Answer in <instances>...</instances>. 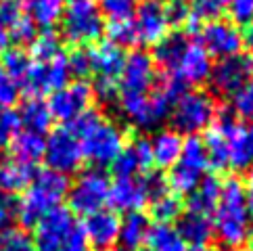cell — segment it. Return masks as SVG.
<instances>
[{"label": "cell", "mask_w": 253, "mask_h": 251, "mask_svg": "<svg viewBox=\"0 0 253 251\" xmlns=\"http://www.w3.org/2000/svg\"><path fill=\"white\" fill-rule=\"evenodd\" d=\"M61 38L52 30H44L32 42V61H50L52 57L61 55Z\"/></svg>", "instance_id": "cell-36"}, {"label": "cell", "mask_w": 253, "mask_h": 251, "mask_svg": "<svg viewBox=\"0 0 253 251\" xmlns=\"http://www.w3.org/2000/svg\"><path fill=\"white\" fill-rule=\"evenodd\" d=\"M191 4V21H213L222 19V15L228 11L230 0H188Z\"/></svg>", "instance_id": "cell-37"}, {"label": "cell", "mask_w": 253, "mask_h": 251, "mask_svg": "<svg viewBox=\"0 0 253 251\" xmlns=\"http://www.w3.org/2000/svg\"><path fill=\"white\" fill-rule=\"evenodd\" d=\"M107 203L113 208V211L117 213H134L140 211L144 205H147V195H144L142 188V180L140 176L134 178H115V182L109 184V197H107Z\"/></svg>", "instance_id": "cell-20"}, {"label": "cell", "mask_w": 253, "mask_h": 251, "mask_svg": "<svg viewBox=\"0 0 253 251\" xmlns=\"http://www.w3.org/2000/svg\"><path fill=\"white\" fill-rule=\"evenodd\" d=\"M38 36V28L28 19L25 15H21L11 28H8V40H13L17 46H23V44H32L34 38Z\"/></svg>", "instance_id": "cell-42"}, {"label": "cell", "mask_w": 253, "mask_h": 251, "mask_svg": "<svg viewBox=\"0 0 253 251\" xmlns=\"http://www.w3.org/2000/svg\"><path fill=\"white\" fill-rule=\"evenodd\" d=\"M251 251H253V241H251Z\"/></svg>", "instance_id": "cell-58"}, {"label": "cell", "mask_w": 253, "mask_h": 251, "mask_svg": "<svg viewBox=\"0 0 253 251\" xmlns=\"http://www.w3.org/2000/svg\"><path fill=\"white\" fill-rule=\"evenodd\" d=\"M203 147L207 153V164L213 169L222 172V169L228 167V138H226V124L222 115L218 122H213L205 130Z\"/></svg>", "instance_id": "cell-27"}, {"label": "cell", "mask_w": 253, "mask_h": 251, "mask_svg": "<svg viewBox=\"0 0 253 251\" xmlns=\"http://www.w3.org/2000/svg\"><path fill=\"white\" fill-rule=\"evenodd\" d=\"M174 103H176V98L161 84L155 90L144 92V94L120 92V96H117V107H120L122 115L134 128L142 132L157 130L169 118V111Z\"/></svg>", "instance_id": "cell-5"}, {"label": "cell", "mask_w": 253, "mask_h": 251, "mask_svg": "<svg viewBox=\"0 0 253 251\" xmlns=\"http://www.w3.org/2000/svg\"><path fill=\"white\" fill-rule=\"evenodd\" d=\"M207 167H210V164H207L203 140L197 136H188L182 142L178 161L169 167L168 186L176 195H191L205 178Z\"/></svg>", "instance_id": "cell-8"}, {"label": "cell", "mask_w": 253, "mask_h": 251, "mask_svg": "<svg viewBox=\"0 0 253 251\" xmlns=\"http://www.w3.org/2000/svg\"><path fill=\"white\" fill-rule=\"evenodd\" d=\"M107 36H109V42L115 44V46H120L122 50L138 44L132 19L130 21H111V25L107 28Z\"/></svg>", "instance_id": "cell-40"}, {"label": "cell", "mask_w": 253, "mask_h": 251, "mask_svg": "<svg viewBox=\"0 0 253 251\" xmlns=\"http://www.w3.org/2000/svg\"><path fill=\"white\" fill-rule=\"evenodd\" d=\"M228 11L234 25L253 23V0H230Z\"/></svg>", "instance_id": "cell-48"}, {"label": "cell", "mask_w": 253, "mask_h": 251, "mask_svg": "<svg viewBox=\"0 0 253 251\" xmlns=\"http://www.w3.org/2000/svg\"><path fill=\"white\" fill-rule=\"evenodd\" d=\"M44 161L48 169L63 176L76 174L84 164V153L80 138L71 128H55L44 140Z\"/></svg>", "instance_id": "cell-10"}, {"label": "cell", "mask_w": 253, "mask_h": 251, "mask_svg": "<svg viewBox=\"0 0 253 251\" xmlns=\"http://www.w3.org/2000/svg\"><path fill=\"white\" fill-rule=\"evenodd\" d=\"M92 86L86 80H78V82H69L67 86L59 88L48 98V111L52 120H59L63 124H74L80 115L86 113L92 103Z\"/></svg>", "instance_id": "cell-13"}, {"label": "cell", "mask_w": 253, "mask_h": 251, "mask_svg": "<svg viewBox=\"0 0 253 251\" xmlns=\"http://www.w3.org/2000/svg\"><path fill=\"white\" fill-rule=\"evenodd\" d=\"M157 78L155 61L147 50H132L124 59V67L120 74V90L128 94H144L153 90Z\"/></svg>", "instance_id": "cell-15"}, {"label": "cell", "mask_w": 253, "mask_h": 251, "mask_svg": "<svg viewBox=\"0 0 253 251\" xmlns=\"http://www.w3.org/2000/svg\"><path fill=\"white\" fill-rule=\"evenodd\" d=\"M232 111L243 122H253V76L232 96Z\"/></svg>", "instance_id": "cell-41"}, {"label": "cell", "mask_w": 253, "mask_h": 251, "mask_svg": "<svg viewBox=\"0 0 253 251\" xmlns=\"http://www.w3.org/2000/svg\"><path fill=\"white\" fill-rule=\"evenodd\" d=\"M228 138V167L249 172L253 167V126L237 122L230 113H222Z\"/></svg>", "instance_id": "cell-17"}, {"label": "cell", "mask_w": 253, "mask_h": 251, "mask_svg": "<svg viewBox=\"0 0 253 251\" xmlns=\"http://www.w3.org/2000/svg\"><path fill=\"white\" fill-rule=\"evenodd\" d=\"M17 98H19V86L13 82L11 76L0 65V109L13 107L17 103Z\"/></svg>", "instance_id": "cell-47"}, {"label": "cell", "mask_w": 253, "mask_h": 251, "mask_svg": "<svg viewBox=\"0 0 253 251\" xmlns=\"http://www.w3.org/2000/svg\"><path fill=\"white\" fill-rule=\"evenodd\" d=\"M211 65L213 63H211V57L207 55V50L199 42H191L182 52V57H180L176 69L168 76H174L186 88H191V86L205 84L210 80Z\"/></svg>", "instance_id": "cell-18"}, {"label": "cell", "mask_w": 253, "mask_h": 251, "mask_svg": "<svg viewBox=\"0 0 253 251\" xmlns=\"http://www.w3.org/2000/svg\"><path fill=\"white\" fill-rule=\"evenodd\" d=\"M21 15H23V11H21L19 0H0V21H2L6 28H11Z\"/></svg>", "instance_id": "cell-51"}, {"label": "cell", "mask_w": 253, "mask_h": 251, "mask_svg": "<svg viewBox=\"0 0 253 251\" xmlns=\"http://www.w3.org/2000/svg\"><path fill=\"white\" fill-rule=\"evenodd\" d=\"M142 180V188H144V195H147V201H155L159 199L161 195L168 193V178L161 174V172H144L140 176Z\"/></svg>", "instance_id": "cell-43"}, {"label": "cell", "mask_w": 253, "mask_h": 251, "mask_svg": "<svg viewBox=\"0 0 253 251\" xmlns=\"http://www.w3.org/2000/svg\"><path fill=\"white\" fill-rule=\"evenodd\" d=\"M188 44H191V40L184 32H169L166 38H161L155 44V50L151 55L155 61V67H161L166 74H171Z\"/></svg>", "instance_id": "cell-26"}, {"label": "cell", "mask_w": 253, "mask_h": 251, "mask_svg": "<svg viewBox=\"0 0 253 251\" xmlns=\"http://www.w3.org/2000/svg\"><path fill=\"white\" fill-rule=\"evenodd\" d=\"M151 216L155 220V224H171L182 216V203L176 195L166 193L159 199L151 201Z\"/></svg>", "instance_id": "cell-35"}, {"label": "cell", "mask_w": 253, "mask_h": 251, "mask_svg": "<svg viewBox=\"0 0 253 251\" xmlns=\"http://www.w3.org/2000/svg\"><path fill=\"white\" fill-rule=\"evenodd\" d=\"M109 184H111L109 176L101 167H90L86 172H82L67 191L69 211L84 218L94 211H101L107 205Z\"/></svg>", "instance_id": "cell-9"}, {"label": "cell", "mask_w": 253, "mask_h": 251, "mask_svg": "<svg viewBox=\"0 0 253 251\" xmlns=\"http://www.w3.org/2000/svg\"><path fill=\"white\" fill-rule=\"evenodd\" d=\"M186 251H211L210 245H188Z\"/></svg>", "instance_id": "cell-55"}, {"label": "cell", "mask_w": 253, "mask_h": 251, "mask_svg": "<svg viewBox=\"0 0 253 251\" xmlns=\"http://www.w3.org/2000/svg\"><path fill=\"white\" fill-rule=\"evenodd\" d=\"M241 40H243V48L249 50V57H253V23H249L245 32H241Z\"/></svg>", "instance_id": "cell-53"}, {"label": "cell", "mask_w": 253, "mask_h": 251, "mask_svg": "<svg viewBox=\"0 0 253 251\" xmlns=\"http://www.w3.org/2000/svg\"><path fill=\"white\" fill-rule=\"evenodd\" d=\"M0 172H2V166H0Z\"/></svg>", "instance_id": "cell-59"}, {"label": "cell", "mask_w": 253, "mask_h": 251, "mask_svg": "<svg viewBox=\"0 0 253 251\" xmlns=\"http://www.w3.org/2000/svg\"><path fill=\"white\" fill-rule=\"evenodd\" d=\"M0 251H36L34 239L21 228H6L0 232Z\"/></svg>", "instance_id": "cell-39"}, {"label": "cell", "mask_w": 253, "mask_h": 251, "mask_svg": "<svg viewBox=\"0 0 253 251\" xmlns=\"http://www.w3.org/2000/svg\"><path fill=\"white\" fill-rule=\"evenodd\" d=\"M151 228V222L140 211L126 213V218L120 220V235H117V243L122 245L124 251H138L144 241H147V232Z\"/></svg>", "instance_id": "cell-28"}, {"label": "cell", "mask_w": 253, "mask_h": 251, "mask_svg": "<svg viewBox=\"0 0 253 251\" xmlns=\"http://www.w3.org/2000/svg\"><path fill=\"white\" fill-rule=\"evenodd\" d=\"M69 178L52 169H40L32 176V182L25 188L23 197L17 203V218L23 226L34 228L50 209L67 197Z\"/></svg>", "instance_id": "cell-3"}, {"label": "cell", "mask_w": 253, "mask_h": 251, "mask_svg": "<svg viewBox=\"0 0 253 251\" xmlns=\"http://www.w3.org/2000/svg\"><path fill=\"white\" fill-rule=\"evenodd\" d=\"M105 32V19L94 0H69L61 17V34L74 46L98 42Z\"/></svg>", "instance_id": "cell-7"}, {"label": "cell", "mask_w": 253, "mask_h": 251, "mask_svg": "<svg viewBox=\"0 0 253 251\" xmlns=\"http://www.w3.org/2000/svg\"><path fill=\"white\" fill-rule=\"evenodd\" d=\"M32 176H34V167L11 161V164H6L2 167V172H0V186L8 193L23 191V188H28V184L32 182Z\"/></svg>", "instance_id": "cell-34"}, {"label": "cell", "mask_w": 253, "mask_h": 251, "mask_svg": "<svg viewBox=\"0 0 253 251\" xmlns=\"http://www.w3.org/2000/svg\"><path fill=\"white\" fill-rule=\"evenodd\" d=\"M8 42H11L8 40V28L0 21V52H4L8 48Z\"/></svg>", "instance_id": "cell-54"}, {"label": "cell", "mask_w": 253, "mask_h": 251, "mask_svg": "<svg viewBox=\"0 0 253 251\" xmlns=\"http://www.w3.org/2000/svg\"><path fill=\"white\" fill-rule=\"evenodd\" d=\"M8 147H11V161H15V164L34 167L44 159V138L40 134L19 130L8 142Z\"/></svg>", "instance_id": "cell-25"}, {"label": "cell", "mask_w": 253, "mask_h": 251, "mask_svg": "<svg viewBox=\"0 0 253 251\" xmlns=\"http://www.w3.org/2000/svg\"><path fill=\"white\" fill-rule=\"evenodd\" d=\"M164 6L169 25L191 23V4H188V0H164Z\"/></svg>", "instance_id": "cell-45"}, {"label": "cell", "mask_w": 253, "mask_h": 251, "mask_svg": "<svg viewBox=\"0 0 253 251\" xmlns=\"http://www.w3.org/2000/svg\"><path fill=\"white\" fill-rule=\"evenodd\" d=\"M92 94L103 105H113L120 96V82H111V80H94Z\"/></svg>", "instance_id": "cell-49"}, {"label": "cell", "mask_w": 253, "mask_h": 251, "mask_svg": "<svg viewBox=\"0 0 253 251\" xmlns=\"http://www.w3.org/2000/svg\"><path fill=\"white\" fill-rule=\"evenodd\" d=\"M90 57V69L96 76V80H111V82H120V74L124 67V50L115 46L109 40L96 42L94 46L88 48Z\"/></svg>", "instance_id": "cell-21"}, {"label": "cell", "mask_w": 253, "mask_h": 251, "mask_svg": "<svg viewBox=\"0 0 253 251\" xmlns=\"http://www.w3.org/2000/svg\"><path fill=\"white\" fill-rule=\"evenodd\" d=\"M149 251H186V241L180 237V232L171 224H153L147 232L144 241Z\"/></svg>", "instance_id": "cell-32"}, {"label": "cell", "mask_w": 253, "mask_h": 251, "mask_svg": "<svg viewBox=\"0 0 253 251\" xmlns=\"http://www.w3.org/2000/svg\"><path fill=\"white\" fill-rule=\"evenodd\" d=\"M151 166H153V161H151L149 138L136 136L122 149V153L111 164V169L115 178H134L138 174L149 172Z\"/></svg>", "instance_id": "cell-19"}, {"label": "cell", "mask_w": 253, "mask_h": 251, "mask_svg": "<svg viewBox=\"0 0 253 251\" xmlns=\"http://www.w3.org/2000/svg\"><path fill=\"white\" fill-rule=\"evenodd\" d=\"M184 138L174 130V128H164L153 134L149 138L151 147V161L157 169H169L178 161L180 151H182Z\"/></svg>", "instance_id": "cell-23"}, {"label": "cell", "mask_w": 253, "mask_h": 251, "mask_svg": "<svg viewBox=\"0 0 253 251\" xmlns=\"http://www.w3.org/2000/svg\"><path fill=\"white\" fill-rule=\"evenodd\" d=\"M71 130L80 138L84 159L90 161L94 167L103 169L105 166H111L126 147L124 130L109 118H105L103 113L92 109L80 115L71 124Z\"/></svg>", "instance_id": "cell-2"}, {"label": "cell", "mask_w": 253, "mask_h": 251, "mask_svg": "<svg viewBox=\"0 0 253 251\" xmlns=\"http://www.w3.org/2000/svg\"><path fill=\"white\" fill-rule=\"evenodd\" d=\"M15 218H17V201H13L6 195H0V232L11 228Z\"/></svg>", "instance_id": "cell-50"}, {"label": "cell", "mask_w": 253, "mask_h": 251, "mask_svg": "<svg viewBox=\"0 0 253 251\" xmlns=\"http://www.w3.org/2000/svg\"><path fill=\"white\" fill-rule=\"evenodd\" d=\"M17 118H19V124L25 130L40 134V136L44 132H48L50 126H52V115L48 111V105L38 96H30L28 101L21 105Z\"/></svg>", "instance_id": "cell-31"}, {"label": "cell", "mask_w": 253, "mask_h": 251, "mask_svg": "<svg viewBox=\"0 0 253 251\" xmlns=\"http://www.w3.org/2000/svg\"><path fill=\"white\" fill-rule=\"evenodd\" d=\"M71 80V69H69V61L67 55L61 52V55L52 57L50 61H32V67L25 76L21 88L30 96H42V94H52L57 92L59 88L67 86Z\"/></svg>", "instance_id": "cell-11"}, {"label": "cell", "mask_w": 253, "mask_h": 251, "mask_svg": "<svg viewBox=\"0 0 253 251\" xmlns=\"http://www.w3.org/2000/svg\"><path fill=\"white\" fill-rule=\"evenodd\" d=\"M69 61V69H71V76H78L80 80L88 78L92 74L90 69V57H88V46H78L71 55H67Z\"/></svg>", "instance_id": "cell-46"}, {"label": "cell", "mask_w": 253, "mask_h": 251, "mask_svg": "<svg viewBox=\"0 0 253 251\" xmlns=\"http://www.w3.org/2000/svg\"><path fill=\"white\" fill-rule=\"evenodd\" d=\"M215 218L211 222L213 237L228 249H241L253 239V220L249 216L245 188L239 178L222 182V193L215 205Z\"/></svg>", "instance_id": "cell-1"}, {"label": "cell", "mask_w": 253, "mask_h": 251, "mask_svg": "<svg viewBox=\"0 0 253 251\" xmlns=\"http://www.w3.org/2000/svg\"><path fill=\"white\" fill-rule=\"evenodd\" d=\"M107 251H124V249H113V247H111V249H107Z\"/></svg>", "instance_id": "cell-56"}, {"label": "cell", "mask_w": 253, "mask_h": 251, "mask_svg": "<svg viewBox=\"0 0 253 251\" xmlns=\"http://www.w3.org/2000/svg\"><path fill=\"white\" fill-rule=\"evenodd\" d=\"M19 4L23 15L42 30L55 28L65 11V0H19Z\"/></svg>", "instance_id": "cell-24"}, {"label": "cell", "mask_w": 253, "mask_h": 251, "mask_svg": "<svg viewBox=\"0 0 253 251\" xmlns=\"http://www.w3.org/2000/svg\"><path fill=\"white\" fill-rule=\"evenodd\" d=\"M226 251H239V249H226Z\"/></svg>", "instance_id": "cell-57"}, {"label": "cell", "mask_w": 253, "mask_h": 251, "mask_svg": "<svg viewBox=\"0 0 253 251\" xmlns=\"http://www.w3.org/2000/svg\"><path fill=\"white\" fill-rule=\"evenodd\" d=\"M84 230L88 237V243L94 245L96 249L107 251L117 243V235H120V216L115 211L101 209L86 216Z\"/></svg>", "instance_id": "cell-22"}, {"label": "cell", "mask_w": 253, "mask_h": 251, "mask_svg": "<svg viewBox=\"0 0 253 251\" xmlns=\"http://www.w3.org/2000/svg\"><path fill=\"white\" fill-rule=\"evenodd\" d=\"M34 228L36 251H90L84 224L67 208L50 209Z\"/></svg>", "instance_id": "cell-4"}, {"label": "cell", "mask_w": 253, "mask_h": 251, "mask_svg": "<svg viewBox=\"0 0 253 251\" xmlns=\"http://www.w3.org/2000/svg\"><path fill=\"white\" fill-rule=\"evenodd\" d=\"M0 65H2V69L11 76V80L17 86H21L25 76H28L30 67H32V57L19 46L17 48H6L2 52V61H0Z\"/></svg>", "instance_id": "cell-33"}, {"label": "cell", "mask_w": 253, "mask_h": 251, "mask_svg": "<svg viewBox=\"0 0 253 251\" xmlns=\"http://www.w3.org/2000/svg\"><path fill=\"white\" fill-rule=\"evenodd\" d=\"M243 188H245V199H247L249 216H251V220H253V167L249 169V174H247V182L243 184Z\"/></svg>", "instance_id": "cell-52"}, {"label": "cell", "mask_w": 253, "mask_h": 251, "mask_svg": "<svg viewBox=\"0 0 253 251\" xmlns=\"http://www.w3.org/2000/svg\"><path fill=\"white\" fill-rule=\"evenodd\" d=\"M134 30L136 38L142 44L155 46V44L169 34V21L166 15L164 0H142L134 11Z\"/></svg>", "instance_id": "cell-16"}, {"label": "cell", "mask_w": 253, "mask_h": 251, "mask_svg": "<svg viewBox=\"0 0 253 251\" xmlns=\"http://www.w3.org/2000/svg\"><path fill=\"white\" fill-rule=\"evenodd\" d=\"M253 76V57L249 55H232L218 59L211 65V74L207 82L211 84V90L220 96H234L245 82Z\"/></svg>", "instance_id": "cell-12"}, {"label": "cell", "mask_w": 253, "mask_h": 251, "mask_svg": "<svg viewBox=\"0 0 253 251\" xmlns=\"http://www.w3.org/2000/svg\"><path fill=\"white\" fill-rule=\"evenodd\" d=\"M96 6L103 19L107 17L111 21H130L138 6V0H96Z\"/></svg>", "instance_id": "cell-38"}, {"label": "cell", "mask_w": 253, "mask_h": 251, "mask_svg": "<svg viewBox=\"0 0 253 251\" xmlns=\"http://www.w3.org/2000/svg\"><path fill=\"white\" fill-rule=\"evenodd\" d=\"M199 44L207 50L210 57H232L239 55L243 48L241 30L232 21L226 19H213L201 25L199 30Z\"/></svg>", "instance_id": "cell-14"}, {"label": "cell", "mask_w": 253, "mask_h": 251, "mask_svg": "<svg viewBox=\"0 0 253 251\" xmlns=\"http://www.w3.org/2000/svg\"><path fill=\"white\" fill-rule=\"evenodd\" d=\"M215 115H218V105L210 92L186 90L171 105L169 120L178 134L197 136L199 132H205L213 124Z\"/></svg>", "instance_id": "cell-6"}, {"label": "cell", "mask_w": 253, "mask_h": 251, "mask_svg": "<svg viewBox=\"0 0 253 251\" xmlns=\"http://www.w3.org/2000/svg\"><path fill=\"white\" fill-rule=\"evenodd\" d=\"M21 130V124L17 113L11 109H0V151L8 147L13 136Z\"/></svg>", "instance_id": "cell-44"}, {"label": "cell", "mask_w": 253, "mask_h": 251, "mask_svg": "<svg viewBox=\"0 0 253 251\" xmlns=\"http://www.w3.org/2000/svg\"><path fill=\"white\" fill-rule=\"evenodd\" d=\"M222 193V182L218 176H205L195 191L188 195V211L201 213V216H210L213 213L215 205H218Z\"/></svg>", "instance_id": "cell-29"}, {"label": "cell", "mask_w": 253, "mask_h": 251, "mask_svg": "<svg viewBox=\"0 0 253 251\" xmlns=\"http://www.w3.org/2000/svg\"><path fill=\"white\" fill-rule=\"evenodd\" d=\"M178 232L186 241V245H210L213 237V226L210 216L186 211L178 218Z\"/></svg>", "instance_id": "cell-30"}]
</instances>
